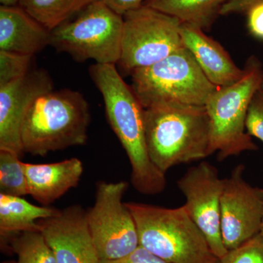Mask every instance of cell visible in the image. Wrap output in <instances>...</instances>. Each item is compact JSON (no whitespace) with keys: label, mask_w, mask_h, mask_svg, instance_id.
<instances>
[{"label":"cell","mask_w":263,"mask_h":263,"mask_svg":"<svg viewBox=\"0 0 263 263\" xmlns=\"http://www.w3.org/2000/svg\"><path fill=\"white\" fill-rule=\"evenodd\" d=\"M89 75L103 96L109 124L129 159L133 187L145 195L162 193L167 185L166 174L148 155L143 105L115 65L95 64Z\"/></svg>","instance_id":"obj_1"},{"label":"cell","mask_w":263,"mask_h":263,"mask_svg":"<svg viewBox=\"0 0 263 263\" xmlns=\"http://www.w3.org/2000/svg\"><path fill=\"white\" fill-rule=\"evenodd\" d=\"M144 119L148 155L163 174L210 156V119L205 105L163 104L144 108Z\"/></svg>","instance_id":"obj_2"},{"label":"cell","mask_w":263,"mask_h":263,"mask_svg":"<svg viewBox=\"0 0 263 263\" xmlns=\"http://www.w3.org/2000/svg\"><path fill=\"white\" fill-rule=\"evenodd\" d=\"M91 114L81 92L64 89L48 91L34 102L22 128L24 153L49 152L83 146L88 139Z\"/></svg>","instance_id":"obj_3"},{"label":"cell","mask_w":263,"mask_h":263,"mask_svg":"<svg viewBox=\"0 0 263 263\" xmlns=\"http://www.w3.org/2000/svg\"><path fill=\"white\" fill-rule=\"evenodd\" d=\"M134 217L140 246L171 263H219L206 238L184 206L167 209L126 202Z\"/></svg>","instance_id":"obj_4"},{"label":"cell","mask_w":263,"mask_h":263,"mask_svg":"<svg viewBox=\"0 0 263 263\" xmlns=\"http://www.w3.org/2000/svg\"><path fill=\"white\" fill-rule=\"evenodd\" d=\"M245 74L235 84L218 88L205 106L210 119V155L217 152L222 161L247 151L257 150L246 129L249 105L260 89L263 69L256 57L246 64Z\"/></svg>","instance_id":"obj_5"},{"label":"cell","mask_w":263,"mask_h":263,"mask_svg":"<svg viewBox=\"0 0 263 263\" xmlns=\"http://www.w3.org/2000/svg\"><path fill=\"white\" fill-rule=\"evenodd\" d=\"M130 74L132 89L144 108L167 103L205 105L218 89L184 46Z\"/></svg>","instance_id":"obj_6"},{"label":"cell","mask_w":263,"mask_h":263,"mask_svg":"<svg viewBox=\"0 0 263 263\" xmlns=\"http://www.w3.org/2000/svg\"><path fill=\"white\" fill-rule=\"evenodd\" d=\"M123 25V15L95 0L73 20L52 29L50 46L77 62L115 65L121 58Z\"/></svg>","instance_id":"obj_7"},{"label":"cell","mask_w":263,"mask_h":263,"mask_svg":"<svg viewBox=\"0 0 263 263\" xmlns=\"http://www.w3.org/2000/svg\"><path fill=\"white\" fill-rule=\"evenodd\" d=\"M122 51L119 63L131 73L157 63L183 47L177 18L141 5L123 15Z\"/></svg>","instance_id":"obj_8"},{"label":"cell","mask_w":263,"mask_h":263,"mask_svg":"<svg viewBox=\"0 0 263 263\" xmlns=\"http://www.w3.org/2000/svg\"><path fill=\"white\" fill-rule=\"evenodd\" d=\"M128 183L100 181L94 205L86 211L88 226L100 260L125 257L140 246L134 217L123 202Z\"/></svg>","instance_id":"obj_9"},{"label":"cell","mask_w":263,"mask_h":263,"mask_svg":"<svg viewBox=\"0 0 263 263\" xmlns=\"http://www.w3.org/2000/svg\"><path fill=\"white\" fill-rule=\"evenodd\" d=\"M186 199L184 206L194 222L206 238L212 252L220 259L228 252L221 230V197L224 179L215 166L202 162L190 167L177 181Z\"/></svg>","instance_id":"obj_10"},{"label":"cell","mask_w":263,"mask_h":263,"mask_svg":"<svg viewBox=\"0 0 263 263\" xmlns=\"http://www.w3.org/2000/svg\"><path fill=\"white\" fill-rule=\"evenodd\" d=\"M245 166L238 164L224 179L221 197V238L227 250L238 248L260 232L263 189L243 177Z\"/></svg>","instance_id":"obj_11"},{"label":"cell","mask_w":263,"mask_h":263,"mask_svg":"<svg viewBox=\"0 0 263 263\" xmlns=\"http://www.w3.org/2000/svg\"><path fill=\"white\" fill-rule=\"evenodd\" d=\"M47 71L32 70L18 80L0 86V150L22 157V128L34 102L53 90Z\"/></svg>","instance_id":"obj_12"},{"label":"cell","mask_w":263,"mask_h":263,"mask_svg":"<svg viewBox=\"0 0 263 263\" xmlns=\"http://www.w3.org/2000/svg\"><path fill=\"white\" fill-rule=\"evenodd\" d=\"M40 230L51 247L57 263H100L88 226L86 211L72 205L39 221Z\"/></svg>","instance_id":"obj_13"},{"label":"cell","mask_w":263,"mask_h":263,"mask_svg":"<svg viewBox=\"0 0 263 263\" xmlns=\"http://www.w3.org/2000/svg\"><path fill=\"white\" fill-rule=\"evenodd\" d=\"M180 34L183 45L191 52L197 64L216 87H226L240 80L245 69L239 68L221 44L202 29L181 24Z\"/></svg>","instance_id":"obj_14"},{"label":"cell","mask_w":263,"mask_h":263,"mask_svg":"<svg viewBox=\"0 0 263 263\" xmlns=\"http://www.w3.org/2000/svg\"><path fill=\"white\" fill-rule=\"evenodd\" d=\"M29 195L44 206L63 196L80 183L84 173L82 161L76 157L58 162L31 164L23 162Z\"/></svg>","instance_id":"obj_15"},{"label":"cell","mask_w":263,"mask_h":263,"mask_svg":"<svg viewBox=\"0 0 263 263\" xmlns=\"http://www.w3.org/2000/svg\"><path fill=\"white\" fill-rule=\"evenodd\" d=\"M51 31L19 5L0 6V51L33 56L50 46Z\"/></svg>","instance_id":"obj_16"},{"label":"cell","mask_w":263,"mask_h":263,"mask_svg":"<svg viewBox=\"0 0 263 263\" xmlns=\"http://www.w3.org/2000/svg\"><path fill=\"white\" fill-rule=\"evenodd\" d=\"M59 209L38 206L22 197L0 194V235L1 245L19 233L41 231L39 221L56 215Z\"/></svg>","instance_id":"obj_17"},{"label":"cell","mask_w":263,"mask_h":263,"mask_svg":"<svg viewBox=\"0 0 263 263\" xmlns=\"http://www.w3.org/2000/svg\"><path fill=\"white\" fill-rule=\"evenodd\" d=\"M228 0H145L143 5L177 18L181 24L208 30Z\"/></svg>","instance_id":"obj_18"},{"label":"cell","mask_w":263,"mask_h":263,"mask_svg":"<svg viewBox=\"0 0 263 263\" xmlns=\"http://www.w3.org/2000/svg\"><path fill=\"white\" fill-rule=\"evenodd\" d=\"M95 0H19L18 5L51 31Z\"/></svg>","instance_id":"obj_19"},{"label":"cell","mask_w":263,"mask_h":263,"mask_svg":"<svg viewBox=\"0 0 263 263\" xmlns=\"http://www.w3.org/2000/svg\"><path fill=\"white\" fill-rule=\"evenodd\" d=\"M11 252L18 263H57L56 257L41 231L19 233L10 240Z\"/></svg>","instance_id":"obj_20"},{"label":"cell","mask_w":263,"mask_h":263,"mask_svg":"<svg viewBox=\"0 0 263 263\" xmlns=\"http://www.w3.org/2000/svg\"><path fill=\"white\" fill-rule=\"evenodd\" d=\"M16 154L0 150V194L23 197L29 195L23 162Z\"/></svg>","instance_id":"obj_21"},{"label":"cell","mask_w":263,"mask_h":263,"mask_svg":"<svg viewBox=\"0 0 263 263\" xmlns=\"http://www.w3.org/2000/svg\"><path fill=\"white\" fill-rule=\"evenodd\" d=\"M33 56L0 51V86L9 84L30 72Z\"/></svg>","instance_id":"obj_22"},{"label":"cell","mask_w":263,"mask_h":263,"mask_svg":"<svg viewBox=\"0 0 263 263\" xmlns=\"http://www.w3.org/2000/svg\"><path fill=\"white\" fill-rule=\"evenodd\" d=\"M219 263H263V237L259 233L238 248L228 251Z\"/></svg>","instance_id":"obj_23"},{"label":"cell","mask_w":263,"mask_h":263,"mask_svg":"<svg viewBox=\"0 0 263 263\" xmlns=\"http://www.w3.org/2000/svg\"><path fill=\"white\" fill-rule=\"evenodd\" d=\"M246 129L249 136L258 138L263 143V90L261 88L249 105Z\"/></svg>","instance_id":"obj_24"},{"label":"cell","mask_w":263,"mask_h":263,"mask_svg":"<svg viewBox=\"0 0 263 263\" xmlns=\"http://www.w3.org/2000/svg\"><path fill=\"white\" fill-rule=\"evenodd\" d=\"M100 263H171L139 246L125 257L115 260H100Z\"/></svg>","instance_id":"obj_25"},{"label":"cell","mask_w":263,"mask_h":263,"mask_svg":"<svg viewBox=\"0 0 263 263\" xmlns=\"http://www.w3.org/2000/svg\"><path fill=\"white\" fill-rule=\"evenodd\" d=\"M247 13L249 32L254 37L263 39V3L255 5Z\"/></svg>","instance_id":"obj_26"},{"label":"cell","mask_w":263,"mask_h":263,"mask_svg":"<svg viewBox=\"0 0 263 263\" xmlns=\"http://www.w3.org/2000/svg\"><path fill=\"white\" fill-rule=\"evenodd\" d=\"M263 0H228L220 10V15L247 13L255 5L262 4Z\"/></svg>","instance_id":"obj_27"},{"label":"cell","mask_w":263,"mask_h":263,"mask_svg":"<svg viewBox=\"0 0 263 263\" xmlns=\"http://www.w3.org/2000/svg\"><path fill=\"white\" fill-rule=\"evenodd\" d=\"M114 11L124 15L127 12L143 5L145 0H103Z\"/></svg>","instance_id":"obj_28"},{"label":"cell","mask_w":263,"mask_h":263,"mask_svg":"<svg viewBox=\"0 0 263 263\" xmlns=\"http://www.w3.org/2000/svg\"><path fill=\"white\" fill-rule=\"evenodd\" d=\"M0 3L4 6H16L18 5L19 0H0Z\"/></svg>","instance_id":"obj_29"},{"label":"cell","mask_w":263,"mask_h":263,"mask_svg":"<svg viewBox=\"0 0 263 263\" xmlns=\"http://www.w3.org/2000/svg\"><path fill=\"white\" fill-rule=\"evenodd\" d=\"M259 234L262 235V236L263 237V216H262V224H261L260 232H259Z\"/></svg>","instance_id":"obj_30"},{"label":"cell","mask_w":263,"mask_h":263,"mask_svg":"<svg viewBox=\"0 0 263 263\" xmlns=\"http://www.w3.org/2000/svg\"><path fill=\"white\" fill-rule=\"evenodd\" d=\"M2 263H18V262H15V261L10 260V261H5V262Z\"/></svg>","instance_id":"obj_31"},{"label":"cell","mask_w":263,"mask_h":263,"mask_svg":"<svg viewBox=\"0 0 263 263\" xmlns=\"http://www.w3.org/2000/svg\"><path fill=\"white\" fill-rule=\"evenodd\" d=\"M261 89H262L263 90V79H262V86H261Z\"/></svg>","instance_id":"obj_32"}]
</instances>
